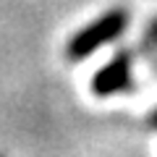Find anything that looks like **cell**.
Returning a JSON list of instances; mask_svg holds the SVG:
<instances>
[{"label":"cell","mask_w":157,"mask_h":157,"mask_svg":"<svg viewBox=\"0 0 157 157\" xmlns=\"http://www.w3.org/2000/svg\"><path fill=\"white\" fill-rule=\"evenodd\" d=\"M128 11L126 8H110L102 16H97L94 21H89L86 26H81L66 45V58L68 60H84L92 52H97L100 47L110 45L115 39L123 37V32L128 29Z\"/></svg>","instance_id":"cell-1"},{"label":"cell","mask_w":157,"mask_h":157,"mask_svg":"<svg viewBox=\"0 0 157 157\" xmlns=\"http://www.w3.org/2000/svg\"><path fill=\"white\" fill-rule=\"evenodd\" d=\"M89 89L97 97H113L121 92H131L134 89V52L126 47L115 50V55L92 76Z\"/></svg>","instance_id":"cell-2"},{"label":"cell","mask_w":157,"mask_h":157,"mask_svg":"<svg viewBox=\"0 0 157 157\" xmlns=\"http://www.w3.org/2000/svg\"><path fill=\"white\" fill-rule=\"evenodd\" d=\"M141 52L147 55V60H149L152 66H155V71H157V18H152L149 29H147V34H144Z\"/></svg>","instance_id":"cell-3"},{"label":"cell","mask_w":157,"mask_h":157,"mask_svg":"<svg viewBox=\"0 0 157 157\" xmlns=\"http://www.w3.org/2000/svg\"><path fill=\"white\" fill-rule=\"evenodd\" d=\"M147 126H149L152 131H157V107L149 113V115H147Z\"/></svg>","instance_id":"cell-4"}]
</instances>
